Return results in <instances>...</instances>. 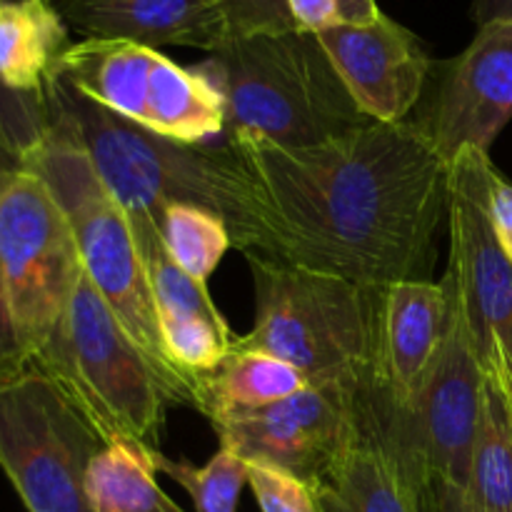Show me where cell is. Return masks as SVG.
Returning <instances> with one entry per match:
<instances>
[{
    "instance_id": "obj_6",
    "label": "cell",
    "mask_w": 512,
    "mask_h": 512,
    "mask_svg": "<svg viewBox=\"0 0 512 512\" xmlns=\"http://www.w3.org/2000/svg\"><path fill=\"white\" fill-rule=\"evenodd\" d=\"M28 363L73 400L105 443L153 445L168 405H178L163 375L120 325L85 270L58 330Z\"/></svg>"
},
{
    "instance_id": "obj_10",
    "label": "cell",
    "mask_w": 512,
    "mask_h": 512,
    "mask_svg": "<svg viewBox=\"0 0 512 512\" xmlns=\"http://www.w3.org/2000/svg\"><path fill=\"white\" fill-rule=\"evenodd\" d=\"M488 153L463 150L450 163V265L453 293L485 373L512 370V263L488 215Z\"/></svg>"
},
{
    "instance_id": "obj_17",
    "label": "cell",
    "mask_w": 512,
    "mask_h": 512,
    "mask_svg": "<svg viewBox=\"0 0 512 512\" xmlns=\"http://www.w3.org/2000/svg\"><path fill=\"white\" fill-rule=\"evenodd\" d=\"M155 58L158 50L130 40L85 38L65 50L58 73L93 103L143 128Z\"/></svg>"
},
{
    "instance_id": "obj_22",
    "label": "cell",
    "mask_w": 512,
    "mask_h": 512,
    "mask_svg": "<svg viewBox=\"0 0 512 512\" xmlns=\"http://www.w3.org/2000/svg\"><path fill=\"white\" fill-rule=\"evenodd\" d=\"M468 493L490 512H512V403L503 380L485 373Z\"/></svg>"
},
{
    "instance_id": "obj_30",
    "label": "cell",
    "mask_w": 512,
    "mask_h": 512,
    "mask_svg": "<svg viewBox=\"0 0 512 512\" xmlns=\"http://www.w3.org/2000/svg\"><path fill=\"white\" fill-rule=\"evenodd\" d=\"M300 30L323 33L340 23H360L350 0H288Z\"/></svg>"
},
{
    "instance_id": "obj_20",
    "label": "cell",
    "mask_w": 512,
    "mask_h": 512,
    "mask_svg": "<svg viewBox=\"0 0 512 512\" xmlns=\"http://www.w3.org/2000/svg\"><path fill=\"white\" fill-rule=\"evenodd\" d=\"M308 385L305 375L285 360L255 350L233 348L215 373L198 380L195 410H200L213 423L225 415L268 408L300 393Z\"/></svg>"
},
{
    "instance_id": "obj_21",
    "label": "cell",
    "mask_w": 512,
    "mask_h": 512,
    "mask_svg": "<svg viewBox=\"0 0 512 512\" xmlns=\"http://www.w3.org/2000/svg\"><path fill=\"white\" fill-rule=\"evenodd\" d=\"M158 448L138 440H113L90 463L85 495L93 512H185L158 485Z\"/></svg>"
},
{
    "instance_id": "obj_37",
    "label": "cell",
    "mask_w": 512,
    "mask_h": 512,
    "mask_svg": "<svg viewBox=\"0 0 512 512\" xmlns=\"http://www.w3.org/2000/svg\"><path fill=\"white\" fill-rule=\"evenodd\" d=\"M0 3H3V0H0Z\"/></svg>"
},
{
    "instance_id": "obj_25",
    "label": "cell",
    "mask_w": 512,
    "mask_h": 512,
    "mask_svg": "<svg viewBox=\"0 0 512 512\" xmlns=\"http://www.w3.org/2000/svg\"><path fill=\"white\" fill-rule=\"evenodd\" d=\"M155 465L158 473L173 478L190 495L195 512H238L240 493L248 485V460L233 448L220 445L203 468H195L188 460L165 458L158 450Z\"/></svg>"
},
{
    "instance_id": "obj_15",
    "label": "cell",
    "mask_w": 512,
    "mask_h": 512,
    "mask_svg": "<svg viewBox=\"0 0 512 512\" xmlns=\"http://www.w3.org/2000/svg\"><path fill=\"white\" fill-rule=\"evenodd\" d=\"M313 493L320 512H425L418 483L385 433L373 378L360 395L353 440Z\"/></svg>"
},
{
    "instance_id": "obj_13",
    "label": "cell",
    "mask_w": 512,
    "mask_h": 512,
    "mask_svg": "<svg viewBox=\"0 0 512 512\" xmlns=\"http://www.w3.org/2000/svg\"><path fill=\"white\" fill-rule=\"evenodd\" d=\"M315 35L365 118L405 123L433 68L418 35L385 13L368 23H340Z\"/></svg>"
},
{
    "instance_id": "obj_35",
    "label": "cell",
    "mask_w": 512,
    "mask_h": 512,
    "mask_svg": "<svg viewBox=\"0 0 512 512\" xmlns=\"http://www.w3.org/2000/svg\"><path fill=\"white\" fill-rule=\"evenodd\" d=\"M350 3H353L355 13H358L360 23H368V20L378 18V15L383 13V10L378 8V3H375V0H350Z\"/></svg>"
},
{
    "instance_id": "obj_12",
    "label": "cell",
    "mask_w": 512,
    "mask_h": 512,
    "mask_svg": "<svg viewBox=\"0 0 512 512\" xmlns=\"http://www.w3.org/2000/svg\"><path fill=\"white\" fill-rule=\"evenodd\" d=\"M512 118V20L478 28L448 63L423 130L445 163L463 150L488 153Z\"/></svg>"
},
{
    "instance_id": "obj_29",
    "label": "cell",
    "mask_w": 512,
    "mask_h": 512,
    "mask_svg": "<svg viewBox=\"0 0 512 512\" xmlns=\"http://www.w3.org/2000/svg\"><path fill=\"white\" fill-rule=\"evenodd\" d=\"M220 10L228 25V40L300 30L288 0H220Z\"/></svg>"
},
{
    "instance_id": "obj_4",
    "label": "cell",
    "mask_w": 512,
    "mask_h": 512,
    "mask_svg": "<svg viewBox=\"0 0 512 512\" xmlns=\"http://www.w3.org/2000/svg\"><path fill=\"white\" fill-rule=\"evenodd\" d=\"M255 283L253 330L235 350L285 360L310 385L373 375L380 288L285 260L248 255Z\"/></svg>"
},
{
    "instance_id": "obj_14",
    "label": "cell",
    "mask_w": 512,
    "mask_h": 512,
    "mask_svg": "<svg viewBox=\"0 0 512 512\" xmlns=\"http://www.w3.org/2000/svg\"><path fill=\"white\" fill-rule=\"evenodd\" d=\"M450 325L445 283L400 280L380 288L373 378L393 405H408L428 378Z\"/></svg>"
},
{
    "instance_id": "obj_36",
    "label": "cell",
    "mask_w": 512,
    "mask_h": 512,
    "mask_svg": "<svg viewBox=\"0 0 512 512\" xmlns=\"http://www.w3.org/2000/svg\"><path fill=\"white\" fill-rule=\"evenodd\" d=\"M493 375H498V378L503 380L505 388H508V393H510V403H512V370H505V373H493Z\"/></svg>"
},
{
    "instance_id": "obj_18",
    "label": "cell",
    "mask_w": 512,
    "mask_h": 512,
    "mask_svg": "<svg viewBox=\"0 0 512 512\" xmlns=\"http://www.w3.org/2000/svg\"><path fill=\"white\" fill-rule=\"evenodd\" d=\"M70 45L68 20L53 0L0 3V83L13 93L43 98Z\"/></svg>"
},
{
    "instance_id": "obj_26",
    "label": "cell",
    "mask_w": 512,
    "mask_h": 512,
    "mask_svg": "<svg viewBox=\"0 0 512 512\" xmlns=\"http://www.w3.org/2000/svg\"><path fill=\"white\" fill-rule=\"evenodd\" d=\"M158 328L170 363L193 380L215 373L238 338L230 328L203 318H163Z\"/></svg>"
},
{
    "instance_id": "obj_2",
    "label": "cell",
    "mask_w": 512,
    "mask_h": 512,
    "mask_svg": "<svg viewBox=\"0 0 512 512\" xmlns=\"http://www.w3.org/2000/svg\"><path fill=\"white\" fill-rule=\"evenodd\" d=\"M50 123L68 130L93 160L100 180L125 215H160L173 203H193L225 220L233 248L278 260L258 180L228 143L220 148L160 138L93 103L60 73L43 93Z\"/></svg>"
},
{
    "instance_id": "obj_23",
    "label": "cell",
    "mask_w": 512,
    "mask_h": 512,
    "mask_svg": "<svg viewBox=\"0 0 512 512\" xmlns=\"http://www.w3.org/2000/svg\"><path fill=\"white\" fill-rule=\"evenodd\" d=\"M130 220L135 245L143 260L145 278L153 295L155 315L163 318H203L215 325L230 328L208 293V283L190 278L173 258L160 235V225L148 215H135Z\"/></svg>"
},
{
    "instance_id": "obj_1",
    "label": "cell",
    "mask_w": 512,
    "mask_h": 512,
    "mask_svg": "<svg viewBox=\"0 0 512 512\" xmlns=\"http://www.w3.org/2000/svg\"><path fill=\"white\" fill-rule=\"evenodd\" d=\"M263 193L278 260L365 288L423 280L450 205V165L420 123H375L280 148L225 135Z\"/></svg>"
},
{
    "instance_id": "obj_7",
    "label": "cell",
    "mask_w": 512,
    "mask_h": 512,
    "mask_svg": "<svg viewBox=\"0 0 512 512\" xmlns=\"http://www.w3.org/2000/svg\"><path fill=\"white\" fill-rule=\"evenodd\" d=\"M105 445L43 370L0 368V468L30 512H93L85 475Z\"/></svg>"
},
{
    "instance_id": "obj_24",
    "label": "cell",
    "mask_w": 512,
    "mask_h": 512,
    "mask_svg": "<svg viewBox=\"0 0 512 512\" xmlns=\"http://www.w3.org/2000/svg\"><path fill=\"white\" fill-rule=\"evenodd\" d=\"M160 235L170 258L190 275L208 283L233 238L220 215L193 203H173L160 215Z\"/></svg>"
},
{
    "instance_id": "obj_8",
    "label": "cell",
    "mask_w": 512,
    "mask_h": 512,
    "mask_svg": "<svg viewBox=\"0 0 512 512\" xmlns=\"http://www.w3.org/2000/svg\"><path fill=\"white\" fill-rule=\"evenodd\" d=\"M80 275L68 218L38 175L18 170L0 193V298L23 360L53 338Z\"/></svg>"
},
{
    "instance_id": "obj_28",
    "label": "cell",
    "mask_w": 512,
    "mask_h": 512,
    "mask_svg": "<svg viewBox=\"0 0 512 512\" xmlns=\"http://www.w3.org/2000/svg\"><path fill=\"white\" fill-rule=\"evenodd\" d=\"M248 485L260 512H320L313 488L275 465L248 463Z\"/></svg>"
},
{
    "instance_id": "obj_5",
    "label": "cell",
    "mask_w": 512,
    "mask_h": 512,
    "mask_svg": "<svg viewBox=\"0 0 512 512\" xmlns=\"http://www.w3.org/2000/svg\"><path fill=\"white\" fill-rule=\"evenodd\" d=\"M23 165L48 185L50 195L68 218L90 283L163 375L175 403L195 408L198 380L180 373L165 355L153 295L128 215L105 188L83 145L68 130L48 120L43 143Z\"/></svg>"
},
{
    "instance_id": "obj_33",
    "label": "cell",
    "mask_w": 512,
    "mask_h": 512,
    "mask_svg": "<svg viewBox=\"0 0 512 512\" xmlns=\"http://www.w3.org/2000/svg\"><path fill=\"white\" fill-rule=\"evenodd\" d=\"M23 168H25L23 158H18V155L10 153L5 145H0V193H3V188L8 185V180ZM15 353H18V345H15L13 333H10L8 318H5L3 298H0V363H5V360L13 358Z\"/></svg>"
},
{
    "instance_id": "obj_3",
    "label": "cell",
    "mask_w": 512,
    "mask_h": 512,
    "mask_svg": "<svg viewBox=\"0 0 512 512\" xmlns=\"http://www.w3.org/2000/svg\"><path fill=\"white\" fill-rule=\"evenodd\" d=\"M195 70L223 98L225 135L310 148L370 123L308 30L228 40Z\"/></svg>"
},
{
    "instance_id": "obj_34",
    "label": "cell",
    "mask_w": 512,
    "mask_h": 512,
    "mask_svg": "<svg viewBox=\"0 0 512 512\" xmlns=\"http://www.w3.org/2000/svg\"><path fill=\"white\" fill-rule=\"evenodd\" d=\"M470 18L478 28L500 20H512V0H473L470 5Z\"/></svg>"
},
{
    "instance_id": "obj_32",
    "label": "cell",
    "mask_w": 512,
    "mask_h": 512,
    "mask_svg": "<svg viewBox=\"0 0 512 512\" xmlns=\"http://www.w3.org/2000/svg\"><path fill=\"white\" fill-rule=\"evenodd\" d=\"M420 493H423L425 512H490L475 503L468 490L443 483V480H430L420 488Z\"/></svg>"
},
{
    "instance_id": "obj_16",
    "label": "cell",
    "mask_w": 512,
    "mask_h": 512,
    "mask_svg": "<svg viewBox=\"0 0 512 512\" xmlns=\"http://www.w3.org/2000/svg\"><path fill=\"white\" fill-rule=\"evenodd\" d=\"M60 13L85 38L130 40L153 50L183 45L208 53L228 43L220 0H63Z\"/></svg>"
},
{
    "instance_id": "obj_19",
    "label": "cell",
    "mask_w": 512,
    "mask_h": 512,
    "mask_svg": "<svg viewBox=\"0 0 512 512\" xmlns=\"http://www.w3.org/2000/svg\"><path fill=\"white\" fill-rule=\"evenodd\" d=\"M143 128L175 143H210L228 133L225 103L205 75L195 68H183L158 50Z\"/></svg>"
},
{
    "instance_id": "obj_9",
    "label": "cell",
    "mask_w": 512,
    "mask_h": 512,
    "mask_svg": "<svg viewBox=\"0 0 512 512\" xmlns=\"http://www.w3.org/2000/svg\"><path fill=\"white\" fill-rule=\"evenodd\" d=\"M375 390L385 433L418 488L443 480L468 490L485 368L453 293L448 333L418 395L408 405H393L378 383Z\"/></svg>"
},
{
    "instance_id": "obj_31",
    "label": "cell",
    "mask_w": 512,
    "mask_h": 512,
    "mask_svg": "<svg viewBox=\"0 0 512 512\" xmlns=\"http://www.w3.org/2000/svg\"><path fill=\"white\" fill-rule=\"evenodd\" d=\"M488 215L495 238L512 263V183L493 168L488 180Z\"/></svg>"
},
{
    "instance_id": "obj_27",
    "label": "cell",
    "mask_w": 512,
    "mask_h": 512,
    "mask_svg": "<svg viewBox=\"0 0 512 512\" xmlns=\"http://www.w3.org/2000/svg\"><path fill=\"white\" fill-rule=\"evenodd\" d=\"M48 133V108L45 98L13 93L0 83V145L28 158Z\"/></svg>"
},
{
    "instance_id": "obj_11",
    "label": "cell",
    "mask_w": 512,
    "mask_h": 512,
    "mask_svg": "<svg viewBox=\"0 0 512 512\" xmlns=\"http://www.w3.org/2000/svg\"><path fill=\"white\" fill-rule=\"evenodd\" d=\"M370 378L308 385L268 408L213 420V428L248 463L275 465L315 488L353 440Z\"/></svg>"
}]
</instances>
